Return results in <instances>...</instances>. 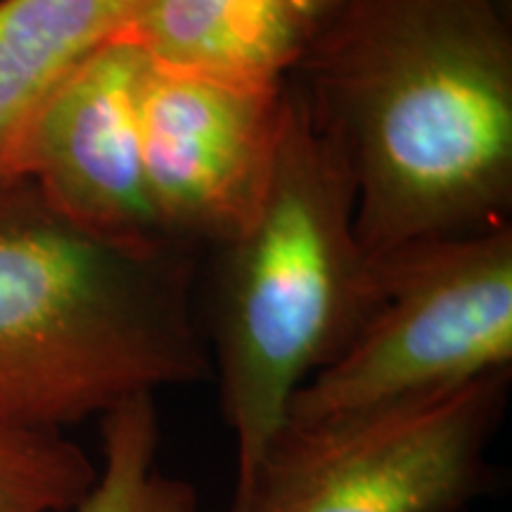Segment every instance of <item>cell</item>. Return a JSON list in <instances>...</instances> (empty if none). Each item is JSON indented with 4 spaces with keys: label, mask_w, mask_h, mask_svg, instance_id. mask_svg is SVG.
Returning a JSON list of instances; mask_svg holds the SVG:
<instances>
[{
    "label": "cell",
    "mask_w": 512,
    "mask_h": 512,
    "mask_svg": "<svg viewBox=\"0 0 512 512\" xmlns=\"http://www.w3.org/2000/svg\"><path fill=\"white\" fill-rule=\"evenodd\" d=\"M292 81L347 157L368 259L510 223L512 34L498 0H342Z\"/></svg>",
    "instance_id": "obj_1"
},
{
    "label": "cell",
    "mask_w": 512,
    "mask_h": 512,
    "mask_svg": "<svg viewBox=\"0 0 512 512\" xmlns=\"http://www.w3.org/2000/svg\"><path fill=\"white\" fill-rule=\"evenodd\" d=\"M211 377L171 249L105 240L24 178H0V420L64 432Z\"/></svg>",
    "instance_id": "obj_2"
},
{
    "label": "cell",
    "mask_w": 512,
    "mask_h": 512,
    "mask_svg": "<svg viewBox=\"0 0 512 512\" xmlns=\"http://www.w3.org/2000/svg\"><path fill=\"white\" fill-rule=\"evenodd\" d=\"M226 254L209 354L235 451L230 512H242L292 396L349 342L373 302L347 157L292 76L266 192Z\"/></svg>",
    "instance_id": "obj_3"
},
{
    "label": "cell",
    "mask_w": 512,
    "mask_h": 512,
    "mask_svg": "<svg viewBox=\"0 0 512 512\" xmlns=\"http://www.w3.org/2000/svg\"><path fill=\"white\" fill-rule=\"evenodd\" d=\"M370 264L368 313L292 396L285 427L309 430L389 411L510 370V223L413 242Z\"/></svg>",
    "instance_id": "obj_4"
},
{
    "label": "cell",
    "mask_w": 512,
    "mask_h": 512,
    "mask_svg": "<svg viewBox=\"0 0 512 512\" xmlns=\"http://www.w3.org/2000/svg\"><path fill=\"white\" fill-rule=\"evenodd\" d=\"M510 370L309 430L285 427L242 512H467L496 479L489 446Z\"/></svg>",
    "instance_id": "obj_5"
},
{
    "label": "cell",
    "mask_w": 512,
    "mask_h": 512,
    "mask_svg": "<svg viewBox=\"0 0 512 512\" xmlns=\"http://www.w3.org/2000/svg\"><path fill=\"white\" fill-rule=\"evenodd\" d=\"M145 72L147 57L131 38H110L36 107L3 176L29 181L88 233L136 249H171L145 178Z\"/></svg>",
    "instance_id": "obj_6"
},
{
    "label": "cell",
    "mask_w": 512,
    "mask_h": 512,
    "mask_svg": "<svg viewBox=\"0 0 512 512\" xmlns=\"http://www.w3.org/2000/svg\"><path fill=\"white\" fill-rule=\"evenodd\" d=\"M285 86H238L147 62L140 143L147 190L171 240L226 247L245 230L273 171Z\"/></svg>",
    "instance_id": "obj_7"
},
{
    "label": "cell",
    "mask_w": 512,
    "mask_h": 512,
    "mask_svg": "<svg viewBox=\"0 0 512 512\" xmlns=\"http://www.w3.org/2000/svg\"><path fill=\"white\" fill-rule=\"evenodd\" d=\"M121 34L155 67L254 88L283 86L309 41L292 0H138Z\"/></svg>",
    "instance_id": "obj_8"
},
{
    "label": "cell",
    "mask_w": 512,
    "mask_h": 512,
    "mask_svg": "<svg viewBox=\"0 0 512 512\" xmlns=\"http://www.w3.org/2000/svg\"><path fill=\"white\" fill-rule=\"evenodd\" d=\"M138 0H0V176L31 114L126 29Z\"/></svg>",
    "instance_id": "obj_9"
},
{
    "label": "cell",
    "mask_w": 512,
    "mask_h": 512,
    "mask_svg": "<svg viewBox=\"0 0 512 512\" xmlns=\"http://www.w3.org/2000/svg\"><path fill=\"white\" fill-rule=\"evenodd\" d=\"M102 463L74 512H202L188 479L157 463L162 427L155 396H136L100 418Z\"/></svg>",
    "instance_id": "obj_10"
},
{
    "label": "cell",
    "mask_w": 512,
    "mask_h": 512,
    "mask_svg": "<svg viewBox=\"0 0 512 512\" xmlns=\"http://www.w3.org/2000/svg\"><path fill=\"white\" fill-rule=\"evenodd\" d=\"M98 465L64 432L0 420V512H74Z\"/></svg>",
    "instance_id": "obj_11"
},
{
    "label": "cell",
    "mask_w": 512,
    "mask_h": 512,
    "mask_svg": "<svg viewBox=\"0 0 512 512\" xmlns=\"http://www.w3.org/2000/svg\"><path fill=\"white\" fill-rule=\"evenodd\" d=\"M339 3H342V0H292L294 10H297L299 19L304 22V27H306V31H309V36H311V31L316 29L318 24L323 22V19L328 17Z\"/></svg>",
    "instance_id": "obj_12"
}]
</instances>
